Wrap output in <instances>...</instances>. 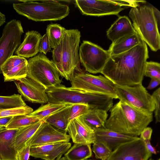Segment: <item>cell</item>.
I'll use <instances>...</instances> for the list:
<instances>
[{
    "instance_id": "obj_1",
    "label": "cell",
    "mask_w": 160,
    "mask_h": 160,
    "mask_svg": "<svg viewBox=\"0 0 160 160\" xmlns=\"http://www.w3.org/2000/svg\"><path fill=\"white\" fill-rule=\"evenodd\" d=\"M148 52L142 41L132 48L111 56L101 72L115 84L133 86L142 83Z\"/></svg>"
},
{
    "instance_id": "obj_2",
    "label": "cell",
    "mask_w": 160,
    "mask_h": 160,
    "mask_svg": "<svg viewBox=\"0 0 160 160\" xmlns=\"http://www.w3.org/2000/svg\"><path fill=\"white\" fill-rule=\"evenodd\" d=\"M105 128L124 134L137 137L153 121V113L139 110L119 100L109 110Z\"/></svg>"
},
{
    "instance_id": "obj_3",
    "label": "cell",
    "mask_w": 160,
    "mask_h": 160,
    "mask_svg": "<svg viewBox=\"0 0 160 160\" xmlns=\"http://www.w3.org/2000/svg\"><path fill=\"white\" fill-rule=\"evenodd\" d=\"M81 37L77 29H65L59 44L52 51V61L60 75L67 80H70L75 73L82 70L79 56Z\"/></svg>"
},
{
    "instance_id": "obj_4",
    "label": "cell",
    "mask_w": 160,
    "mask_h": 160,
    "mask_svg": "<svg viewBox=\"0 0 160 160\" xmlns=\"http://www.w3.org/2000/svg\"><path fill=\"white\" fill-rule=\"evenodd\" d=\"M49 102L68 105L84 104L90 109L97 108L108 112L113 106L112 97L106 95L86 92L68 88L61 84L46 90Z\"/></svg>"
},
{
    "instance_id": "obj_5",
    "label": "cell",
    "mask_w": 160,
    "mask_h": 160,
    "mask_svg": "<svg viewBox=\"0 0 160 160\" xmlns=\"http://www.w3.org/2000/svg\"><path fill=\"white\" fill-rule=\"evenodd\" d=\"M13 3L18 14L36 22L60 20L69 14L68 6L57 0L23 1Z\"/></svg>"
},
{
    "instance_id": "obj_6",
    "label": "cell",
    "mask_w": 160,
    "mask_h": 160,
    "mask_svg": "<svg viewBox=\"0 0 160 160\" xmlns=\"http://www.w3.org/2000/svg\"><path fill=\"white\" fill-rule=\"evenodd\" d=\"M155 8L145 4L131 8L129 16L136 32L151 50L160 49V36Z\"/></svg>"
},
{
    "instance_id": "obj_7",
    "label": "cell",
    "mask_w": 160,
    "mask_h": 160,
    "mask_svg": "<svg viewBox=\"0 0 160 160\" xmlns=\"http://www.w3.org/2000/svg\"><path fill=\"white\" fill-rule=\"evenodd\" d=\"M27 77L43 86L46 90L61 85L58 71L52 60L42 53L28 60Z\"/></svg>"
},
{
    "instance_id": "obj_8",
    "label": "cell",
    "mask_w": 160,
    "mask_h": 160,
    "mask_svg": "<svg viewBox=\"0 0 160 160\" xmlns=\"http://www.w3.org/2000/svg\"><path fill=\"white\" fill-rule=\"evenodd\" d=\"M71 88L86 92L105 94L118 99L115 84L101 75L95 76L82 70L75 73L70 80Z\"/></svg>"
},
{
    "instance_id": "obj_9",
    "label": "cell",
    "mask_w": 160,
    "mask_h": 160,
    "mask_svg": "<svg viewBox=\"0 0 160 160\" xmlns=\"http://www.w3.org/2000/svg\"><path fill=\"white\" fill-rule=\"evenodd\" d=\"M118 98L120 101L142 111L151 113L155 109L152 95L142 83L133 86L115 84Z\"/></svg>"
},
{
    "instance_id": "obj_10",
    "label": "cell",
    "mask_w": 160,
    "mask_h": 160,
    "mask_svg": "<svg viewBox=\"0 0 160 160\" xmlns=\"http://www.w3.org/2000/svg\"><path fill=\"white\" fill-rule=\"evenodd\" d=\"M79 56L86 71L93 74L101 73L110 57L108 50L86 40L83 41L79 47Z\"/></svg>"
},
{
    "instance_id": "obj_11",
    "label": "cell",
    "mask_w": 160,
    "mask_h": 160,
    "mask_svg": "<svg viewBox=\"0 0 160 160\" xmlns=\"http://www.w3.org/2000/svg\"><path fill=\"white\" fill-rule=\"evenodd\" d=\"M24 32L21 22L13 19L4 26L0 38V74L1 67L5 62L12 56L21 43V36Z\"/></svg>"
},
{
    "instance_id": "obj_12",
    "label": "cell",
    "mask_w": 160,
    "mask_h": 160,
    "mask_svg": "<svg viewBox=\"0 0 160 160\" xmlns=\"http://www.w3.org/2000/svg\"><path fill=\"white\" fill-rule=\"evenodd\" d=\"M152 155L140 138L120 145L107 160H148Z\"/></svg>"
},
{
    "instance_id": "obj_13",
    "label": "cell",
    "mask_w": 160,
    "mask_h": 160,
    "mask_svg": "<svg viewBox=\"0 0 160 160\" xmlns=\"http://www.w3.org/2000/svg\"><path fill=\"white\" fill-rule=\"evenodd\" d=\"M75 4L83 14L91 16L117 15L125 9L113 0H76Z\"/></svg>"
},
{
    "instance_id": "obj_14",
    "label": "cell",
    "mask_w": 160,
    "mask_h": 160,
    "mask_svg": "<svg viewBox=\"0 0 160 160\" xmlns=\"http://www.w3.org/2000/svg\"><path fill=\"white\" fill-rule=\"evenodd\" d=\"M14 82L18 92L26 101L42 104L49 102L46 89L31 79L27 77Z\"/></svg>"
},
{
    "instance_id": "obj_15",
    "label": "cell",
    "mask_w": 160,
    "mask_h": 160,
    "mask_svg": "<svg viewBox=\"0 0 160 160\" xmlns=\"http://www.w3.org/2000/svg\"><path fill=\"white\" fill-rule=\"evenodd\" d=\"M70 137L44 121L33 136L27 142L31 146L56 143L69 142Z\"/></svg>"
},
{
    "instance_id": "obj_16",
    "label": "cell",
    "mask_w": 160,
    "mask_h": 160,
    "mask_svg": "<svg viewBox=\"0 0 160 160\" xmlns=\"http://www.w3.org/2000/svg\"><path fill=\"white\" fill-rule=\"evenodd\" d=\"M71 145L69 142L31 146L30 156L44 160H54L65 154Z\"/></svg>"
},
{
    "instance_id": "obj_17",
    "label": "cell",
    "mask_w": 160,
    "mask_h": 160,
    "mask_svg": "<svg viewBox=\"0 0 160 160\" xmlns=\"http://www.w3.org/2000/svg\"><path fill=\"white\" fill-rule=\"evenodd\" d=\"M67 132L74 143L91 144L95 141L94 131L79 118L69 122Z\"/></svg>"
},
{
    "instance_id": "obj_18",
    "label": "cell",
    "mask_w": 160,
    "mask_h": 160,
    "mask_svg": "<svg viewBox=\"0 0 160 160\" xmlns=\"http://www.w3.org/2000/svg\"><path fill=\"white\" fill-rule=\"evenodd\" d=\"M95 140L105 144L112 151L121 144L134 140L138 137L129 136L106 128H99L94 130Z\"/></svg>"
},
{
    "instance_id": "obj_19",
    "label": "cell",
    "mask_w": 160,
    "mask_h": 160,
    "mask_svg": "<svg viewBox=\"0 0 160 160\" xmlns=\"http://www.w3.org/2000/svg\"><path fill=\"white\" fill-rule=\"evenodd\" d=\"M42 37L38 31L27 32L23 42L16 49L15 53L25 58L35 56L39 52V44Z\"/></svg>"
},
{
    "instance_id": "obj_20",
    "label": "cell",
    "mask_w": 160,
    "mask_h": 160,
    "mask_svg": "<svg viewBox=\"0 0 160 160\" xmlns=\"http://www.w3.org/2000/svg\"><path fill=\"white\" fill-rule=\"evenodd\" d=\"M18 129L0 130V155L2 160H17L14 140Z\"/></svg>"
},
{
    "instance_id": "obj_21",
    "label": "cell",
    "mask_w": 160,
    "mask_h": 160,
    "mask_svg": "<svg viewBox=\"0 0 160 160\" xmlns=\"http://www.w3.org/2000/svg\"><path fill=\"white\" fill-rule=\"evenodd\" d=\"M136 32L128 17L120 16L107 31L108 38L113 43Z\"/></svg>"
},
{
    "instance_id": "obj_22",
    "label": "cell",
    "mask_w": 160,
    "mask_h": 160,
    "mask_svg": "<svg viewBox=\"0 0 160 160\" xmlns=\"http://www.w3.org/2000/svg\"><path fill=\"white\" fill-rule=\"evenodd\" d=\"M143 40L136 31L112 43L108 50L110 56L119 54L132 48Z\"/></svg>"
},
{
    "instance_id": "obj_23",
    "label": "cell",
    "mask_w": 160,
    "mask_h": 160,
    "mask_svg": "<svg viewBox=\"0 0 160 160\" xmlns=\"http://www.w3.org/2000/svg\"><path fill=\"white\" fill-rule=\"evenodd\" d=\"M72 105H67L46 118L44 121L58 130L67 133Z\"/></svg>"
},
{
    "instance_id": "obj_24",
    "label": "cell",
    "mask_w": 160,
    "mask_h": 160,
    "mask_svg": "<svg viewBox=\"0 0 160 160\" xmlns=\"http://www.w3.org/2000/svg\"><path fill=\"white\" fill-rule=\"evenodd\" d=\"M108 115L107 112L105 111L90 108L87 113L79 118L94 131L99 128H105Z\"/></svg>"
},
{
    "instance_id": "obj_25",
    "label": "cell",
    "mask_w": 160,
    "mask_h": 160,
    "mask_svg": "<svg viewBox=\"0 0 160 160\" xmlns=\"http://www.w3.org/2000/svg\"><path fill=\"white\" fill-rule=\"evenodd\" d=\"M43 121L40 120L18 129L14 140L15 147L17 152L26 146L27 142L35 134Z\"/></svg>"
},
{
    "instance_id": "obj_26",
    "label": "cell",
    "mask_w": 160,
    "mask_h": 160,
    "mask_svg": "<svg viewBox=\"0 0 160 160\" xmlns=\"http://www.w3.org/2000/svg\"><path fill=\"white\" fill-rule=\"evenodd\" d=\"M91 144L74 143L65 153L67 160H85L92 156Z\"/></svg>"
},
{
    "instance_id": "obj_27",
    "label": "cell",
    "mask_w": 160,
    "mask_h": 160,
    "mask_svg": "<svg viewBox=\"0 0 160 160\" xmlns=\"http://www.w3.org/2000/svg\"><path fill=\"white\" fill-rule=\"evenodd\" d=\"M40 120L43 121L41 118L29 115H16L12 117L5 128L8 129H19Z\"/></svg>"
},
{
    "instance_id": "obj_28",
    "label": "cell",
    "mask_w": 160,
    "mask_h": 160,
    "mask_svg": "<svg viewBox=\"0 0 160 160\" xmlns=\"http://www.w3.org/2000/svg\"><path fill=\"white\" fill-rule=\"evenodd\" d=\"M69 105L64 103H55L49 102L33 111L29 115L35 116L44 119Z\"/></svg>"
},
{
    "instance_id": "obj_29",
    "label": "cell",
    "mask_w": 160,
    "mask_h": 160,
    "mask_svg": "<svg viewBox=\"0 0 160 160\" xmlns=\"http://www.w3.org/2000/svg\"><path fill=\"white\" fill-rule=\"evenodd\" d=\"M28 72L27 60L3 73L5 82L14 81L27 77Z\"/></svg>"
},
{
    "instance_id": "obj_30",
    "label": "cell",
    "mask_w": 160,
    "mask_h": 160,
    "mask_svg": "<svg viewBox=\"0 0 160 160\" xmlns=\"http://www.w3.org/2000/svg\"><path fill=\"white\" fill-rule=\"evenodd\" d=\"M65 28L57 23H51L47 26L46 34L48 36L51 48L59 44Z\"/></svg>"
},
{
    "instance_id": "obj_31",
    "label": "cell",
    "mask_w": 160,
    "mask_h": 160,
    "mask_svg": "<svg viewBox=\"0 0 160 160\" xmlns=\"http://www.w3.org/2000/svg\"><path fill=\"white\" fill-rule=\"evenodd\" d=\"M26 105L22 96L19 94H14L9 96H0V108H13Z\"/></svg>"
},
{
    "instance_id": "obj_32",
    "label": "cell",
    "mask_w": 160,
    "mask_h": 160,
    "mask_svg": "<svg viewBox=\"0 0 160 160\" xmlns=\"http://www.w3.org/2000/svg\"><path fill=\"white\" fill-rule=\"evenodd\" d=\"M33 111L31 107L26 105L25 106L9 108H0V118L12 117L21 115H29Z\"/></svg>"
},
{
    "instance_id": "obj_33",
    "label": "cell",
    "mask_w": 160,
    "mask_h": 160,
    "mask_svg": "<svg viewBox=\"0 0 160 160\" xmlns=\"http://www.w3.org/2000/svg\"><path fill=\"white\" fill-rule=\"evenodd\" d=\"M92 151L96 158L101 160H107L112 152L104 143L97 140L93 143Z\"/></svg>"
},
{
    "instance_id": "obj_34",
    "label": "cell",
    "mask_w": 160,
    "mask_h": 160,
    "mask_svg": "<svg viewBox=\"0 0 160 160\" xmlns=\"http://www.w3.org/2000/svg\"><path fill=\"white\" fill-rule=\"evenodd\" d=\"M144 76L151 78L160 79V64L152 61L147 62L144 72Z\"/></svg>"
},
{
    "instance_id": "obj_35",
    "label": "cell",
    "mask_w": 160,
    "mask_h": 160,
    "mask_svg": "<svg viewBox=\"0 0 160 160\" xmlns=\"http://www.w3.org/2000/svg\"><path fill=\"white\" fill-rule=\"evenodd\" d=\"M89 106L84 104H72L69 122L87 113L90 109Z\"/></svg>"
},
{
    "instance_id": "obj_36",
    "label": "cell",
    "mask_w": 160,
    "mask_h": 160,
    "mask_svg": "<svg viewBox=\"0 0 160 160\" xmlns=\"http://www.w3.org/2000/svg\"><path fill=\"white\" fill-rule=\"evenodd\" d=\"M26 60L25 58L19 56L12 55L8 58L1 66L2 74L7 72L12 68L20 64Z\"/></svg>"
},
{
    "instance_id": "obj_37",
    "label": "cell",
    "mask_w": 160,
    "mask_h": 160,
    "mask_svg": "<svg viewBox=\"0 0 160 160\" xmlns=\"http://www.w3.org/2000/svg\"><path fill=\"white\" fill-rule=\"evenodd\" d=\"M151 95L154 104L155 109L154 111L155 123H156L160 122V88L159 87L154 91Z\"/></svg>"
},
{
    "instance_id": "obj_38",
    "label": "cell",
    "mask_w": 160,
    "mask_h": 160,
    "mask_svg": "<svg viewBox=\"0 0 160 160\" xmlns=\"http://www.w3.org/2000/svg\"><path fill=\"white\" fill-rule=\"evenodd\" d=\"M51 46L47 36L45 34L42 37L39 46V52L46 55L51 50Z\"/></svg>"
},
{
    "instance_id": "obj_39",
    "label": "cell",
    "mask_w": 160,
    "mask_h": 160,
    "mask_svg": "<svg viewBox=\"0 0 160 160\" xmlns=\"http://www.w3.org/2000/svg\"><path fill=\"white\" fill-rule=\"evenodd\" d=\"M114 2L118 5L124 7H136L138 6L141 4H145V1L137 0H114Z\"/></svg>"
},
{
    "instance_id": "obj_40",
    "label": "cell",
    "mask_w": 160,
    "mask_h": 160,
    "mask_svg": "<svg viewBox=\"0 0 160 160\" xmlns=\"http://www.w3.org/2000/svg\"><path fill=\"white\" fill-rule=\"evenodd\" d=\"M30 143L28 144L21 150L17 152V160H28L30 156Z\"/></svg>"
},
{
    "instance_id": "obj_41",
    "label": "cell",
    "mask_w": 160,
    "mask_h": 160,
    "mask_svg": "<svg viewBox=\"0 0 160 160\" xmlns=\"http://www.w3.org/2000/svg\"><path fill=\"white\" fill-rule=\"evenodd\" d=\"M152 130L150 127H147L143 129L140 133V138L143 141L150 140Z\"/></svg>"
},
{
    "instance_id": "obj_42",
    "label": "cell",
    "mask_w": 160,
    "mask_h": 160,
    "mask_svg": "<svg viewBox=\"0 0 160 160\" xmlns=\"http://www.w3.org/2000/svg\"><path fill=\"white\" fill-rule=\"evenodd\" d=\"M160 84V79L156 78H151L147 88L149 90H152L158 86Z\"/></svg>"
},
{
    "instance_id": "obj_43",
    "label": "cell",
    "mask_w": 160,
    "mask_h": 160,
    "mask_svg": "<svg viewBox=\"0 0 160 160\" xmlns=\"http://www.w3.org/2000/svg\"><path fill=\"white\" fill-rule=\"evenodd\" d=\"M144 142L147 150L151 154H156V150L151 145L150 140H147L144 141Z\"/></svg>"
},
{
    "instance_id": "obj_44",
    "label": "cell",
    "mask_w": 160,
    "mask_h": 160,
    "mask_svg": "<svg viewBox=\"0 0 160 160\" xmlns=\"http://www.w3.org/2000/svg\"><path fill=\"white\" fill-rule=\"evenodd\" d=\"M12 117H7L0 118V127L5 128Z\"/></svg>"
},
{
    "instance_id": "obj_45",
    "label": "cell",
    "mask_w": 160,
    "mask_h": 160,
    "mask_svg": "<svg viewBox=\"0 0 160 160\" xmlns=\"http://www.w3.org/2000/svg\"><path fill=\"white\" fill-rule=\"evenodd\" d=\"M6 22L5 15L0 12V27Z\"/></svg>"
},
{
    "instance_id": "obj_46",
    "label": "cell",
    "mask_w": 160,
    "mask_h": 160,
    "mask_svg": "<svg viewBox=\"0 0 160 160\" xmlns=\"http://www.w3.org/2000/svg\"><path fill=\"white\" fill-rule=\"evenodd\" d=\"M54 160H66L65 157H62V156H60L56 159Z\"/></svg>"
},
{
    "instance_id": "obj_47",
    "label": "cell",
    "mask_w": 160,
    "mask_h": 160,
    "mask_svg": "<svg viewBox=\"0 0 160 160\" xmlns=\"http://www.w3.org/2000/svg\"><path fill=\"white\" fill-rule=\"evenodd\" d=\"M4 128H5L0 127V130L3 129Z\"/></svg>"
},
{
    "instance_id": "obj_48",
    "label": "cell",
    "mask_w": 160,
    "mask_h": 160,
    "mask_svg": "<svg viewBox=\"0 0 160 160\" xmlns=\"http://www.w3.org/2000/svg\"><path fill=\"white\" fill-rule=\"evenodd\" d=\"M2 158L0 155V160H2Z\"/></svg>"
},
{
    "instance_id": "obj_49",
    "label": "cell",
    "mask_w": 160,
    "mask_h": 160,
    "mask_svg": "<svg viewBox=\"0 0 160 160\" xmlns=\"http://www.w3.org/2000/svg\"><path fill=\"white\" fill-rule=\"evenodd\" d=\"M96 160L89 159V160Z\"/></svg>"
},
{
    "instance_id": "obj_50",
    "label": "cell",
    "mask_w": 160,
    "mask_h": 160,
    "mask_svg": "<svg viewBox=\"0 0 160 160\" xmlns=\"http://www.w3.org/2000/svg\"><path fill=\"white\" fill-rule=\"evenodd\" d=\"M149 160H152V159H150Z\"/></svg>"
},
{
    "instance_id": "obj_51",
    "label": "cell",
    "mask_w": 160,
    "mask_h": 160,
    "mask_svg": "<svg viewBox=\"0 0 160 160\" xmlns=\"http://www.w3.org/2000/svg\"></svg>"
},
{
    "instance_id": "obj_52",
    "label": "cell",
    "mask_w": 160,
    "mask_h": 160,
    "mask_svg": "<svg viewBox=\"0 0 160 160\" xmlns=\"http://www.w3.org/2000/svg\"><path fill=\"white\" fill-rule=\"evenodd\" d=\"M158 160H160V159H159Z\"/></svg>"
}]
</instances>
